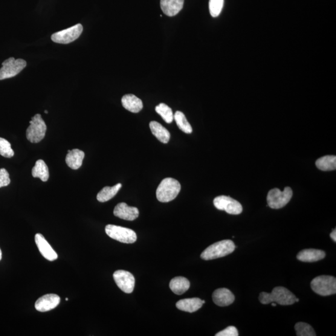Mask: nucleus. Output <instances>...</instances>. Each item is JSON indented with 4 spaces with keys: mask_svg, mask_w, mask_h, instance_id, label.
<instances>
[{
    "mask_svg": "<svg viewBox=\"0 0 336 336\" xmlns=\"http://www.w3.org/2000/svg\"><path fill=\"white\" fill-rule=\"evenodd\" d=\"M213 300L216 305L225 307L234 302L235 296L228 289L219 288L213 292Z\"/></svg>",
    "mask_w": 336,
    "mask_h": 336,
    "instance_id": "nucleus-15",
    "label": "nucleus"
},
{
    "mask_svg": "<svg viewBox=\"0 0 336 336\" xmlns=\"http://www.w3.org/2000/svg\"><path fill=\"white\" fill-rule=\"evenodd\" d=\"M32 175L34 178H39L43 182L48 180L49 178L48 167L43 159H39L36 162L35 166L32 169Z\"/></svg>",
    "mask_w": 336,
    "mask_h": 336,
    "instance_id": "nucleus-23",
    "label": "nucleus"
},
{
    "mask_svg": "<svg viewBox=\"0 0 336 336\" xmlns=\"http://www.w3.org/2000/svg\"><path fill=\"white\" fill-rule=\"evenodd\" d=\"M27 66V62L24 59H15L10 57L2 63V68L0 69V80L14 77L19 74Z\"/></svg>",
    "mask_w": 336,
    "mask_h": 336,
    "instance_id": "nucleus-8",
    "label": "nucleus"
},
{
    "mask_svg": "<svg viewBox=\"0 0 336 336\" xmlns=\"http://www.w3.org/2000/svg\"><path fill=\"white\" fill-rule=\"evenodd\" d=\"M82 31V25L77 24L66 30L56 32L51 36V39L53 42L59 44H69L79 38Z\"/></svg>",
    "mask_w": 336,
    "mask_h": 336,
    "instance_id": "nucleus-9",
    "label": "nucleus"
},
{
    "mask_svg": "<svg viewBox=\"0 0 336 336\" xmlns=\"http://www.w3.org/2000/svg\"><path fill=\"white\" fill-rule=\"evenodd\" d=\"M107 236L112 239L124 243H133L137 241V234L129 228L115 225H107L106 227Z\"/></svg>",
    "mask_w": 336,
    "mask_h": 336,
    "instance_id": "nucleus-7",
    "label": "nucleus"
},
{
    "mask_svg": "<svg viewBox=\"0 0 336 336\" xmlns=\"http://www.w3.org/2000/svg\"><path fill=\"white\" fill-rule=\"evenodd\" d=\"M10 182L9 173L5 168L0 169V187L8 186Z\"/></svg>",
    "mask_w": 336,
    "mask_h": 336,
    "instance_id": "nucleus-31",
    "label": "nucleus"
},
{
    "mask_svg": "<svg viewBox=\"0 0 336 336\" xmlns=\"http://www.w3.org/2000/svg\"><path fill=\"white\" fill-rule=\"evenodd\" d=\"M184 2V0H161V8L166 15L175 16L183 8Z\"/></svg>",
    "mask_w": 336,
    "mask_h": 336,
    "instance_id": "nucleus-17",
    "label": "nucleus"
},
{
    "mask_svg": "<svg viewBox=\"0 0 336 336\" xmlns=\"http://www.w3.org/2000/svg\"><path fill=\"white\" fill-rule=\"evenodd\" d=\"M318 169L328 172L336 169V157L334 155H328L319 158L316 162Z\"/></svg>",
    "mask_w": 336,
    "mask_h": 336,
    "instance_id": "nucleus-25",
    "label": "nucleus"
},
{
    "mask_svg": "<svg viewBox=\"0 0 336 336\" xmlns=\"http://www.w3.org/2000/svg\"><path fill=\"white\" fill-rule=\"evenodd\" d=\"M271 303L272 306H277V304L275 303Z\"/></svg>",
    "mask_w": 336,
    "mask_h": 336,
    "instance_id": "nucleus-35",
    "label": "nucleus"
},
{
    "mask_svg": "<svg viewBox=\"0 0 336 336\" xmlns=\"http://www.w3.org/2000/svg\"><path fill=\"white\" fill-rule=\"evenodd\" d=\"M113 277L118 287L121 291L125 293H132L135 288V280L131 273L124 270H117L113 275Z\"/></svg>",
    "mask_w": 336,
    "mask_h": 336,
    "instance_id": "nucleus-11",
    "label": "nucleus"
},
{
    "mask_svg": "<svg viewBox=\"0 0 336 336\" xmlns=\"http://www.w3.org/2000/svg\"><path fill=\"white\" fill-rule=\"evenodd\" d=\"M330 237L332 239L333 241L336 242V230L335 228L332 230V233L330 234Z\"/></svg>",
    "mask_w": 336,
    "mask_h": 336,
    "instance_id": "nucleus-33",
    "label": "nucleus"
},
{
    "mask_svg": "<svg viewBox=\"0 0 336 336\" xmlns=\"http://www.w3.org/2000/svg\"><path fill=\"white\" fill-rule=\"evenodd\" d=\"M45 112L46 113V114H48V111H45Z\"/></svg>",
    "mask_w": 336,
    "mask_h": 336,
    "instance_id": "nucleus-36",
    "label": "nucleus"
},
{
    "mask_svg": "<svg viewBox=\"0 0 336 336\" xmlns=\"http://www.w3.org/2000/svg\"><path fill=\"white\" fill-rule=\"evenodd\" d=\"M326 253L317 249H305L297 255V259L303 262H315L324 259Z\"/></svg>",
    "mask_w": 336,
    "mask_h": 336,
    "instance_id": "nucleus-18",
    "label": "nucleus"
},
{
    "mask_svg": "<svg viewBox=\"0 0 336 336\" xmlns=\"http://www.w3.org/2000/svg\"><path fill=\"white\" fill-rule=\"evenodd\" d=\"M297 297L292 292L282 286L274 288L270 293L262 292L260 294L259 300L263 305L277 303L280 305H291L296 303Z\"/></svg>",
    "mask_w": 336,
    "mask_h": 336,
    "instance_id": "nucleus-1",
    "label": "nucleus"
},
{
    "mask_svg": "<svg viewBox=\"0 0 336 336\" xmlns=\"http://www.w3.org/2000/svg\"><path fill=\"white\" fill-rule=\"evenodd\" d=\"M0 155L7 158H12L14 155L10 142L3 138H0Z\"/></svg>",
    "mask_w": 336,
    "mask_h": 336,
    "instance_id": "nucleus-30",
    "label": "nucleus"
},
{
    "mask_svg": "<svg viewBox=\"0 0 336 336\" xmlns=\"http://www.w3.org/2000/svg\"><path fill=\"white\" fill-rule=\"evenodd\" d=\"M236 245L230 240H224L213 243L202 252V259L211 260L228 256L235 250Z\"/></svg>",
    "mask_w": 336,
    "mask_h": 336,
    "instance_id": "nucleus-3",
    "label": "nucleus"
},
{
    "mask_svg": "<svg viewBox=\"0 0 336 336\" xmlns=\"http://www.w3.org/2000/svg\"><path fill=\"white\" fill-rule=\"evenodd\" d=\"M214 205L217 209L225 211L226 213L238 215L241 214L243 207L239 202L229 196H220L214 200Z\"/></svg>",
    "mask_w": 336,
    "mask_h": 336,
    "instance_id": "nucleus-10",
    "label": "nucleus"
},
{
    "mask_svg": "<svg viewBox=\"0 0 336 336\" xmlns=\"http://www.w3.org/2000/svg\"><path fill=\"white\" fill-rule=\"evenodd\" d=\"M30 123L27 130V139L31 143H39L45 137L47 126L40 114L32 117Z\"/></svg>",
    "mask_w": 336,
    "mask_h": 336,
    "instance_id": "nucleus-5",
    "label": "nucleus"
},
{
    "mask_svg": "<svg viewBox=\"0 0 336 336\" xmlns=\"http://www.w3.org/2000/svg\"><path fill=\"white\" fill-rule=\"evenodd\" d=\"M60 298L56 294H48L39 298L35 303V308L39 312H47L59 305Z\"/></svg>",
    "mask_w": 336,
    "mask_h": 336,
    "instance_id": "nucleus-12",
    "label": "nucleus"
},
{
    "mask_svg": "<svg viewBox=\"0 0 336 336\" xmlns=\"http://www.w3.org/2000/svg\"><path fill=\"white\" fill-rule=\"evenodd\" d=\"M174 120L176 121V124H177L179 129L181 130V131L187 133V134H190L193 132L192 127H191L190 123L188 122V121L186 119V117H185L183 113L180 111H177L175 113V114L174 115Z\"/></svg>",
    "mask_w": 336,
    "mask_h": 336,
    "instance_id": "nucleus-26",
    "label": "nucleus"
},
{
    "mask_svg": "<svg viewBox=\"0 0 336 336\" xmlns=\"http://www.w3.org/2000/svg\"><path fill=\"white\" fill-rule=\"evenodd\" d=\"M224 0H209L208 8L211 15L216 18L221 14L223 7H224Z\"/></svg>",
    "mask_w": 336,
    "mask_h": 336,
    "instance_id": "nucleus-29",
    "label": "nucleus"
},
{
    "mask_svg": "<svg viewBox=\"0 0 336 336\" xmlns=\"http://www.w3.org/2000/svg\"><path fill=\"white\" fill-rule=\"evenodd\" d=\"M122 185L120 183L115 185L114 186H107L103 187L102 190L98 193L97 199L100 202H105L109 201L117 195V193L120 190Z\"/></svg>",
    "mask_w": 336,
    "mask_h": 336,
    "instance_id": "nucleus-24",
    "label": "nucleus"
},
{
    "mask_svg": "<svg viewBox=\"0 0 336 336\" xmlns=\"http://www.w3.org/2000/svg\"><path fill=\"white\" fill-rule=\"evenodd\" d=\"M238 330L234 326H228L222 331L217 333L216 336H238Z\"/></svg>",
    "mask_w": 336,
    "mask_h": 336,
    "instance_id": "nucleus-32",
    "label": "nucleus"
},
{
    "mask_svg": "<svg viewBox=\"0 0 336 336\" xmlns=\"http://www.w3.org/2000/svg\"><path fill=\"white\" fill-rule=\"evenodd\" d=\"M190 287V282L186 278L178 277L174 278L170 283L172 291L178 295H181L186 292Z\"/></svg>",
    "mask_w": 336,
    "mask_h": 336,
    "instance_id": "nucleus-22",
    "label": "nucleus"
},
{
    "mask_svg": "<svg viewBox=\"0 0 336 336\" xmlns=\"http://www.w3.org/2000/svg\"><path fill=\"white\" fill-rule=\"evenodd\" d=\"M155 111L161 116L162 118L167 123H171L174 120V115L172 109L166 104L161 103L156 107Z\"/></svg>",
    "mask_w": 336,
    "mask_h": 336,
    "instance_id": "nucleus-27",
    "label": "nucleus"
},
{
    "mask_svg": "<svg viewBox=\"0 0 336 336\" xmlns=\"http://www.w3.org/2000/svg\"><path fill=\"white\" fill-rule=\"evenodd\" d=\"M121 103L124 109L132 113L140 112L143 107L140 98L133 94L124 95L121 98Z\"/></svg>",
    "mask_w": 336,
    "mask_h": 336,
    "instance_id": "nucleus-20",
    "label": "nucleus"
},
{
    "mask_svg": "<svg viewBox=\"0 0 336 336\" xmlns=\"http://www.w3.org/2000/svg\"><path fill=\"white\" fill-rule=\"evenodd\" d=\"M292 196V191L291 187H286L283 191L275 188L268 193V206L274 209H279L285 207L290 201Z\"/></svg>",
    "mask_w": 336,
    "mask_h": 336,
    "instance_id": "nucleus-6",
    "label": "nucleus"
},
{
    "mask_svg": "<svg viewBox=\"0 0 336 336\" xmlns=\"http://www.w3.org/2000/svg\"><path fill=\"white\" fill-rule=\"evenodd\" d=\"M205 303L204 300H202L198 298H186L178 301L176 303V307L181 311L192 313L201 308Z\"/></svg>",
    "mask_w": 336,
    "mask_h": 336,
    "instance_id": "nucleus-16",
    "label": "nucleus"
},
{
    "mask_svg": "<svg viewBox=\"0 0 336 336\" xmlns=\"http://www.w3.org/2000/svg\"><path fill=\"white\" fill-rule=\"evenodd\" d=\"M114 214L118 218L132 221L138 218L139 211L137 207H130L124 202H121L116 205Z\"/></svg>",
    "mask_w": 336,
    "mask_h": 336,
    "instance_id": "nucleus-13",
    "label": "nucleus"
},
{
    "mask_svg": "<svg viewBox=\"0 0 336 336\" xmlns=\"http://www.w3.org/2000/svg\"><path fill=\"white\" fill-rule=\"evenodd\" d=\"M295 331L298 336H316L313 328L309 324L305 323H298L295 326Z\"/></svg>",
    "mask_w": 336,
    "mask_h": 336,
    "instance_id": "nucleus-28",
    "label": "nucleus"
},
{
    "mask_svg": "<svg viewBox=\"0 0 336 336\" xmlns=\"http://www.w3.org/2000/svg\"><path fill=\"white\" fill-rule=\"evenodd\" d=\"M150 128L153 135L161 143L166 144L169 142L170 133L162 124L157 121H152L150 123Z\"/></svg>",
    "mask_w": 336,
    "mask_h": 336,
    "instance_id": "nucleus-21",
    "label": "nucleus"
},
{
    "mask_svg": "<svg viewBox=\"0 0 336 336\" xmlns=\"http://www.w3.org/2000/svg\"><path fill=\"white\" fill-rule=\"evenodd\" d=\"M66 301H68V298H66Z\"/></svg>",
    "mask_w": 336,
    "mask_h": 336,
    "instance_id": "nucleus-37",
    "label": "nucleus"
},
{
    "mask_svg": "<svg viewBox=\"0 0 336 336\" xmlns=\"http://www.w3.org/2000/svg\"><path fill=\"white\" fill-rule=\"evenodd\" d=\"M181 187L180 183L176 179L165 178L159 184L156 190V198L161 202L172 201L178 196Z\"/></svg>",
    "mask_w": 336,
    "mask_h": 336,
    "instance_id": "nucleus-2",
    "label": "nucleus"
},
{
    "mask_svg": "<svg viewBox=\"0 0 336 336\" xmlns=\"http://www.w3.org/2000/svg\"><path fill=\"white\" fill-rule=\"evenodd\" d=\"M2 252L1 249H0V260H2Z\"/></svg>",
    "mask_w": 336,
    "mask_h": 336,
    "instance_id": "nucleus-34",
    "label": "nucleus"
},
{
    "mask_svg": "<svg viewBox=\"0 0 336 336\" xmlns=\"http://www.w3.org/2000/svg\"><path fill=\"white\" fill-rule=\"evenodd\" d=\"M311 287L312 291L321 296H329L335 294V278L328 275H322L312 280Z\"/></svg>",
    "mask_w": 336,
    "mask_h": 336,
    "instance_id": "nucleus-4",
    "label": "nucleus"
},
{
    "mask_svg": "<svg viewBox=\"0 0 336 336\" xmlns=\"http://www.w3.org/2000/svg\"><path fill=\"white\" fill-rule=\"evenodd\" d=\"M34 239H35L36 244L40 253L46 259L52 262L57 259L58 256L56 252L51 247L42 234H36Z\"/></svg>",
    "mask_w": 336,
    "mask_h": 336,
    "instance_id": "nucleus-14",
    "label": "nucleus"
},
{
    "mask_svg": "<svg viewBox=\"0 0 336 336\" xmlns=\"http://www.w3.org/2000/svg\"><path fill=\"white\" fill-rule=\"evenodd\" d=\"M85 153L79 149L68 150L66 156V164L72 170H78L82 166Z\"/></svg>",
    "mask_w": 336,
    "mask_h": 336,
    "instance_id": "nucleus-19",
    "label": "nucleus"
}]
</instances>
